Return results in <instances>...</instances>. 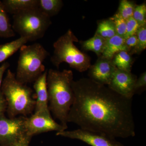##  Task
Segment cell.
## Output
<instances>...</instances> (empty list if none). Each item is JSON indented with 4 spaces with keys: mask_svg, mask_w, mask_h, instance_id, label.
I'll return each instance as SVG.
<instances>
[{
    "mask_svg": "<svg viewBox=\"0 0 146 146\" xmlns=\"http://www.w3.org/2000/svg\"><path fill=\"white\" fill-rule=\"evenodd\" d=\"M72 88L74 101L68 123L115 138L135 136L132 99L89 78L73 81Z\"/></svg>",
    "mask_w": 146,
    "mask_h": 146,
    "instance_id": "1",
    "label": "cell"
},
{
    "mask_svg": "<svg viewBox=\"0 0 146 146\" xmlns=\"http://www.w3.org/2000/svg\"><path fill=\"white\" fill-rule=\"evenodd\" d=\"M73 78V72L70 70L60 72L50 69L47 72L49 108L60 124L66 127H68V115L74 101Z\"/></svg>",
    "mask_w": 146,
    "mask_h": 146,
    "instance_id": "2",
    "label": "cell"
},
{
    "mask_svg": "<svg viewBox=\"0 0 146 146\" xmlns=\"http://www.w3.org/2000/svg\"><path fill=\"white\" fill-rule=\"evenodd\" d=\"M1 90L10 118H15L18 115L26 117L35 109L36 101L32 97V90L19 82L15 73L10 70L7 71Z\"/></svg>",
    "mask_w": 146,
    "mask_h": 146,
    "instance_id": "3",
    "label": "cell"
},
{
    "mask_svg": "<svg viewBox=\"0 0 146 146\" xmlns=\"http://www.w3.org/2000/svg\"><path fill=\"white\" fill-rule=\"evenodd\" d=\"M49 53L39 43L24 45L20 49L16 78L20 83L34 82L44 72V61Z\"/></svg>",
    "mask_w": 146,
    "mask_h": 146,
    "instance_id": "4",
    "label": "cell"
},
{
    "mask_svg": "<svg viewBox=\"0 0 146 146\" xmlns=\"http://www.w3.org/2000/svg\"><path fill=\"white\" fill-rule=\"evenodd\" d=\"M78 42L71 29L59 37L53 44L54 50L50 58L53 65L58 68L61 63L65 62L80 72L87 70L91 65V59L75 45L74 42Z\"/></svg>",
    "mask_w": 146,
    "mask_h": 146,
    "instance_id": "5",
    "label": "cell"
},
{
    "mask_svg": "<svg viewBox=\"0 0 146 146\" xmlns=\"http://www.w3.org/2000/svg\"><path fill=\"white\" fill-rule=\"evenodd\" d=\"M51 24L50 18L36 7L13 15L12 26L21 37L33 42L43 37Z\"/></svg>",
    "mask_w": 146,
    "mask_h": 146,
    "instance_id": "6",
    "label": "cell"
},
{
    "mask_svg": "<svg viewBox=\"0 0 146 146\" xmlns=\"http://www.w3.org/2000/svg\"><path fill=\"white\" fill-rule=\"evenodd\" d=\"M26 117L8 119L3 115L0 116V141L9 145L29 137L27 136L25 126Z\"/></svg>",
    "mask_w": 146,
    "mask_h": 146,
    "instance_id": "7",
    "label": "cell"
},
{
    "mask_svg": "<svg viewBox=\"0 0 146 146\" xmlns=\"http://www.w3.org/2000/svg\"><path fill=\"white\" fill-rule=\"evenodd\" d=\"M57 136L77 139L91 146H123L112 138L103 133L82 129L63 131L57 132Z\"/></svg>",
    "mask_w": 146,
    "mask_h": 146,
    "instance_id": "8",
    "label": "cell"
},
{
    "mask_svg": "<svg viewBox=\"0 0 146 146\" xmlns=\"http://www.w3.org/2000/svg\"><path fill=\"white\" fill-rule=\"evenodd\" d=\"M25 126L27 136L31 138L34 135L39 133L50 131L60 132L68 128V127L56 123L52 117L51 115L35 113L29 117H26Z\"/></svg>",
    "mask_w": 146,
    "mask_h": 146,
    "instance_id": "9",
    "label": "cell"
},
{
    "mask_svg": "<svg viewBox=\"0 0 146 146\" xmlns=\"http://www.w3.org/2000/svg\"><path fill=\"white\" fill-rule=\"evenodd\" d=\"M137 76L131 72L116 69L108 86L122 96L132 99Z\"/></svg>",
    "mask_w": 146,
    "mask_h": 146,
    "instance_id": "10",
    "label": "cell"
},
{
    "mask_svg": "<svg viewBox=\"0 0 146 146\" xmlns=\"http://www.w3.org/2000/svg\"><path fill=\"white\" fill-rule=\"evenodd\" d=\"M117 68L112 60L100 56L89 70V78L97 83L108 85Z\"/></svg>",
    "mask_w": 146,
    "mask_h": 146,
    "instance_id": "11",
    "label": "cell"
},
{
    "mask_svg": "<svg viewBox=\"0 0 146 146\" xmlns=\"http://www.w3.org/2000/svg\"><path fill=\"white\" fill-rule=\"evenodd\" d=\"M47 72L48 71H45L34 82L33 88L36 96L34 113L51 116L48 106Z\"/></svg>",
    "mask_w": 146,
    "mask_h": 146,
    "instance_id": "12",
    "label": "cell"
},
{
    "mask_svg": "<svg viewBox=\"0 0 146 146\" xmlns=\"http://www.w3.org/2000/svg\"><path fill=\"white\" fill-rule=\"evenodd\" d=\"M2 2L7 13L14 15L28 9L38 7L39 0H4Z\"/></svg>",
    "mask_w": 146,
    "mask_h": 146,
    "instance_id": "13",
    "label": "cell"
},
{
    "mask_svg": "<svg viewBox=\"0 0 146 146\" xmlns=\"http://www.w3.org/2000/svg\"><path fill=\"white\" fill-rule=\"evenodd\" d=\"M125 39L117 35L107 39L102 57L112 60L116 54L123 51L128 52L125 43Z\"/></svg>",
    "mask_w": 146,
    "mask_h": 146,
    "instance_id": "14",
    "label": "cell"
},
{
    "mask_svg": "<svg viewBox=\"0 0 146 146\" xmlns=\"http://www.w3.org/2000/svg\"><path fill=\"white\" fill-rule=\"evenodd\" d=\"M28 42L26 38L20 36V38L12 42L0 44V63L14 54Z\"/></svg>",
    "mask_w": 146,
    "mask_h": 146,
    "instance_id": "15",
    "label": "cell"
},
{
    "mask_svg": "<svg viewBox=\"0 0 146 146\" xmlns=\"http://www.w3.org/2000/svg\"><path fill=\"white\" fill-rule=\"evenodd\" d=\"M106 39L95 34L94 36L86 41L82 42V47L84 50L94 52L99 57L103 52Z\"/></svg>",
    "mask_w": 146,
    "mask_h": 146,
    "instance_id": "16",
    "label": "cell"
},
{
    "mask_svg": "<svg viewBox=\"0 0 146 146\" xmlns=\"http://www.w3.org/2000/svg\"><path fill=\"white\" fill-rule=\"evenodd\" d=\"M15 35L16 33L9 22L8 13L2 2L0 1V38H10Z\"/></svg>",
    "mask_w": 146,
    "mask_h": 146,
    "instance_id": "17",
    "label": "cell"
},
{
    "mask_svg": "<svg viewBox=\"0 0 146 146\" xmlns=\"http://www.w3.org/2000/svg\"><path fill=\"white\" fill-rule=\"evenodd\" d=\"M111 60L117 69L131 72L133 60L131 55L129 53L125 51L120 52L116 54Z\"/></svg>",
    "mask_w": 146,
    "mask_h": 146,
    "instance_id": "18",
    "label": "cell"
},
{
    "mask_svg": "<svg viewBox=\"0 0 146 146\" xmlns=\"http://www.w3.org/2000/svg\"><path fill=\"white\" fill-rule=\"evenodd\" d=\"M63 5L61 0H39L38 8L51 18L57 15Z\"/></svg>",
    "mask_w": 146,
    "mask_h": 146,
    "instance_id": "19",
    "label": "cell"
},
{
    "mask_svg": "<svg viewBox=\"0 0 146 146\" xmlns=\"http://www.w3.org/2000/svg\"><path fill=\"white\" fill-rule=\"evenodd\" d=\"M95 34L106 40L117 35L114 22L110 18L100 21Z\"/></svg>",
    "mask_w": 146,
    "mask_h": 146,
    "instance_id": "20",
    "label": "cell"
},
{
    "mask_svg": "<svg viewBox=\"0 0 146 146\" xmlns=\"http://www.w3.org/2000/svg\"><path fill=\"white\" fill-rule=\"evenodd\" d=\"M136 6L132 2L127 0H122L120 1L117 13L126 21L133 16Z\"/></svg>",
    "mask_w": 146,
    "mask_h": 146,
    "instance_id": "21",
    "label": "cell"
},
{
    "mask_svg": "<svg viewBox=\"0 0 146 146\" xmlns=\"http://www.w3.org/2000/svg\"><path fill=\"white\" fill-rule=\"evenodd\" d=\"M110 18L113 21L115 24L117 35L125 39L126 31V21L122 18L117 13Z\"/></svg>",
    "mask_w": 146,
    "mask_h": 146,
    "instance_id": "22",
    "label": "cell"
},
{
    "mask_svg": "<svg viewBox=\"0 0 146 146\" xmlns=\"http://www.w3.org/2000/svg\"><path fill=\"white\" fill-rule=\"evenodd\" d=\"M136 35L138 39V45L135 54H139L146 48V25L140 27Z\"/></svg>",
    "mask_w": 146,
    "mask_h": 146,
    "instance_id": "23",
    "label": "cell"
},
{
    "mask_svg": "<svg viewBox=\"0 0 146 146\" xmlns=\"http://www.w3.org/2000/svg\"><path fill=\"white\" fill-rule=\"evenodd\" d=\"M140 26L146 25V5L143 3L136 5L132 16Z\"/></svg>",
    "mask_w": 146,
    "mask_h": 146,
    "instance_id": "24",
    "label": "cell"
},
{
    "mask_svg": "<svg viewBox=\"0 0 146 146\" xmlns=\"http://www.w3.org/2000/svg\"><path fill=\"white\" fill-rule=\"evenodd\" d=\"M140 27L138 23L132 17L126 20V31L125 39L131 35H136Z\"/></svg>",
    "mask_w": 146,
    "mask_h": 146,
    "instance_id": "25",
    "label": "cell"
},
{
    "mask_svg": "<svg viewBox=\"0 0 146 146\" xmlns=\"http://www.w3.org/2000/svg\"><path fill=\"white\" fill-rule=\"evenodd\" d=\"M125 43L127 48L128 52L131 55L135 54V50L138 45V39L136 35H131L125 39Z\"/></svg>",
    "mask_w": 146,
    "mask_h": 146,
    "instance_id": "26",
    "label": "cell"
},
{
    "mask_svg": "<svg viewBox=\"0 0 146 146\" xmlns=\"http://www.w3.org/2000/svg\"><path fill=\"white\" fill-rule=\"evenodd\" d=\"M146 86V73L144 72L139 77V78L137 79L134 86L135 93H136L138 90L144 89Z\"/></svg>",
    "mask_w": 146,
    "mask_h": 146,
    "instance_id": "27",
    "label": "cell"
},
{
    "mask_svg": "<svg viewBox=\"0 0 146 146\" xmlns=\"http://www.w3.org/2000/svg\"><path fill=\"white\" fill-rule=\"evenodd\" d=\"M10 66V64L7 62H4L3 63L2 65L0 67V96L2 95L1 91V88L2 84L3 82V76L4 74L7 69Z\"/></svg>",
    "mask_w": 146,
    "mask_h": 146,
    "instance_id": "28",
    "label": "cell"
},
{
    "mask_svg": "<svg viewBox=\"0 0 146 146\" xmlns=\"http://www.w3.org/2000/svg\"><path fill=\"white\" fill-rule=\"evenodd\" d=\"M7 107V103L3 94L0 96V116L3 115Z\"/></svg>",
    "mask_w": 146,
    "mask_h": 146,
    "instance_id": "29",
    "label": "cell"
},
{
    "mask_svg": "<svg viewBox=\"0 0 146 146\" xmlns=\"http://www.w3.org/2000/svg\"><path fill=\"white\" fill-rule=\"evenodd\" d=\"M31 139V138L27 137L22 141L11 145H7V146H29V143Z\"/></svg>",
    "mask_w": 146,
    "mask_h": 146,
    "instance_id": "30",
    "label": "cell"
}]
</instances>
